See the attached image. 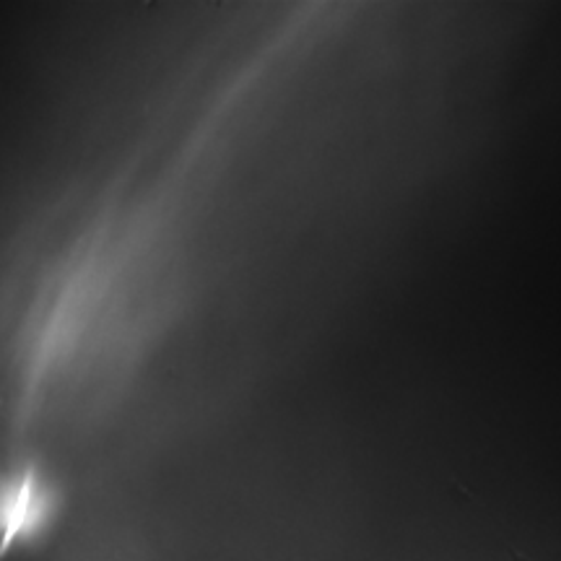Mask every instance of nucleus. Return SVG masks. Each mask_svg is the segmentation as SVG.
Wrapping results in <instances>:
<instances>
[{"label": "nucleus", "mask_w": 561, "mask_h": 561, "mask_svg": "<svg viewBox=\"0 0 561 561\" xmlns=\"http://www.w3.org/2000/svg\"><path fill=\"white\" fill-rule=\"evenodd\" d=\"M50 515V491L34 468L0 481V553L26 541Z\"/></svg>", "instance_id": "obj_1"}]
</instances>
